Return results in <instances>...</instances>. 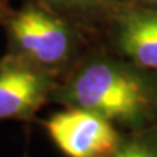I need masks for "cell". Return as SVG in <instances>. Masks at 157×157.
<instances>
[{"label": "cell", "instance_id": "cell-1", "mask_svg": "<svg viewBox=\"0 0 157 157\" xmlns=\"http://www.w3.org/2000/svg\"><path fill=\"white\" fill-rule=\"evenodd\" d=\"M51 100L77 107L122 124H135L151 111V96L134 73L119 63L93 56L56 85Z\"/></svg>", "mask_w": 157, "mask_h": 157}, {"label": "cell", "instance_id": "cell-2", "mask_svg": "<svg viewBox=\"0 0 157 157\" xmlns=\"http://www.w3.org/2000/svg\"><path fill=\"white\" fill-rule=\"evenodd\" d=\"M2 28L7 54L52 76L72 60L77 47L73 28L41 0H29L13 8Z\"/></svg>", "mask_w": 157, "mask_h": 157}, {"label": "cell", "instance_id": "cell-3", "mask_svg": "<svg viewBox=\"0 0 157 157\" xmlns=\"http://www.w3.org/2000/svg\"><path fill=\"white\" fill-rule=\"evenodd\" d=\"M50 139L67 157H110L122 137L106 118L77 107H67L43 121Z\"/></svg>", "mask_w": 157, "mask_h": 157}, {"label": "cell", "instance_id": "cell-4", "mask_svg": "<svg viewBox=\"0 0 157 157\" xmlns=\"http://www.w3.org/2000/svg\"><path fill=\"white\" fill-rule=\"evenodd\" d=\"M55 86L48 72L6 52L0 58V121L33 122Z\"/></svg>", "mask_w": 157, "mask_h": 157}, {"label": "cell", "instance_id": "cell-5", "mask_svg": "<svg viewBox=\"0 0 157 157\" xmlns=\"http://www.w3.org/2000/svg\"><path fill=\"white\" fill-rule=\"evenodd\" d=\"M118 43L137 64L157 71V13H134L124 17L118 30Z\"/></svg>", "mask_w": 157, "mask_h": 157}, {"label": "cell", "instance_id": "cell-6", "mask_svg": "<svg viewBox=\"0 0 157 157\" xmlns=\"http://www.w3.org/2000/svg\"><path fill=\"white\" fill-rule=\"evenodd\" d=\"M110 157H157V136L136 137L130 141H122Z\"/></svg>", "mask_w": 157, "mask_h": 157}, {"label": "cell", "instance_id": "cell-7", "mask_svg": "<svg viewBox=\"0 0 157 157\" xmlns=\"http://www.w3.org/2000/svg\"><path fill=\"white\" fill-rule=\"evenodd\" d=\"M50 8L54 7H64L72 9H89L100 7L106 3V0H41Z\"/></svg>", "mask_w": 157, "mask_h": 157}, {"label": "cell", "instance_id": "cell-8", "mask_svg": "<svg viewBox=\"0 0 157 157\" xmlns=\"http://www.w3.org/2000/svg\"><path fill=\"white\" fill-rule=\"evenodd\" d=\"M12 9L13 8L9 4V0H0V26L3 25V22L6 21V18L8 17Z\"/></svg>", "mask_w": 157, "mask_h": 157}, {"label": "cell", "instance_id": "cell-9", "mask_svg": "<svg viewBox=\"0 0 157 157\" xmlns=\"http://www.w3.org/2000/svg\"><path fill=\"white\" fill-rule=\"evenodd\" d=\"M155 2H157V0H155Z\"/></svg>", "mask_w": 157, "mask_h": 157}]
</instances>
